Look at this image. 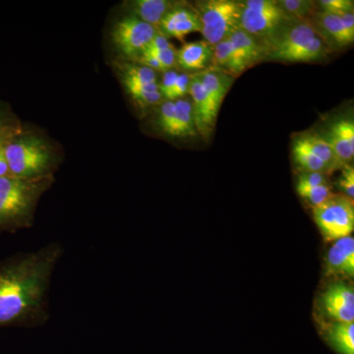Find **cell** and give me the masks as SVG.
Here are the masks:
<instances>
[{"label":"cell","instance_id":"cell-35","mask_svg":"<svg viewBox=\"0 0 354 354\" xmlns=\"http://www.w3.org/2000/svg\"><path fill=\"white\" fill-rule=\"evenodd\" d=\"M6 144H0V178L11 176L6 155Z\"/></svg>","mask_w":354,"mask_h":354},{"label":"cell","instance_id":"cell-13","mask_svg":"<svg viewBox=\"0 0 354 354\" xmlns=\"http://www.w3.org/2000/svg\"><path fill=\"white\" fill-rule=\"evenodd\" d=\"M312 24L315 27L317 34L329 46L335 44L339 48L353 43L354 35L346 29L341 15L324 12H316Z\"/></svg>","mask_w":354,"mask_h":354},{"label":"cell","instance_id":"cell-6","mask_svg":"<svg viewBox=\"0 0 354 354\" xmlns=\"http://www.w3.org/2000/svg\"><path fill=\"white\" fill-rule=\"evenodd\" d=\"M314 220L326 241L349 236L354 230L353 201L346 195H332L313 208Z\"/></svg>","mask_w":354,"mask_h":354},{"label":"cell","instance_id":"cell-3","mask_svg":"<svg viewBox=\"0 0 354 354\" xmlns=\"http://www.w3.org/2000/svg\"><path fill=\"white\" fill-rule=\"evenodd\" d=\"M6 155L11 176L23 178L53 176L50 147L43 139L24 130L6 144Z\"/></svg>","mask_w":354,"mask_h":354},{"label":"cell","instance_id":"cell-20","mask_svg":"<svg viewBox=\"0 0 354 354\" xmlns=\"http://www.w3.org/2000/svg\"><path fill=\"white\" fill-rule=\"evenodd\" d=\"M230 39L248 68L260 60L265 59L264 46L241 28L235 31Z\"/></svg>","mask_w":354,"mask_h":354},{"label":"cell","instance_id":"cell-1","mask_svg":"<svg viewBox=\"0 0 354 354\" xmlns=\"http://www.w3.org/2000/svg\"><path fill=\"white\" fill-rule=\"evenodd\" d=\"M62 254V244L51 242L0 262V329L38 327L48 320L51 278Z\"/></svg>","mask_w":354,"mask_h":354},{"label":"cell","instance_id":"cell-33","mask_svg":"<svg viewBox=\"0 0 354 354\" xmlns=\"http://www.w3.org/2000/svg\"><path fill=\"white\" fill-rule=\"evenodd\" d=\"M342 174L339 180V186L342 190H344V194L349 199L354 198V169L351 165H344L342 167Z\"/></svg>","mask_w":354,"mask_h":354},{"label":"cell","instance_id":"cell-32","mask_svg":"<svg viewBox=\"0 0 354 354\" xmlns=\"http://www.w3.org/2000/svg\"><path fill=\"white\" fill-rule=\"evenodd\" d=\"M191 74L183 72L177 77L176 84L171 91V99L169 101H176L183 99L189 93Z\"/></svg>","mask_w":354,"mask_h":354},{"label":"cell","instance_id":"cell-18","mask_svg":"<svg viewBox=\"0 0 354 354\" xmlns=\"http://www.w3.org/2000/svg\"><path fill=\"white\" fill-rule=\"evenodd\" d=\"M178 1L171 0H134L129 2L130 15L135 16L147 24L160 28V22Z\"/></svg>","mask_w":354,"mask_h":354},{"label":"cell","instance_id":"cell-21","mask_svg":"<svg viewBox=\"0 0 354 354\" xmlns=\"http://www.w3.org/2000/svg\"><path fill=\"white\" fill-rule=\"evenodd\" d=\"M297 139L310 153H313L319 160L329 165L333 171L342 169L344 167V165L337 160L332 147L328 143L325 137L314 134V133H307V134L297 137Z\"/></svg>","mask_w":354,"mask_h":354},{"label":"cell","instance_id":"cell-22","mask_svg":"<svg viewBox=\"0 0 354 354\" xmlns=\"http://www.w3.org/2000/svg\"><path fill=\"white\" fill-rule=\"evenodd\" d=\"M176 104V118H174L172 137L196 136L197 129L195 125L194 113H193L192 102L189 97L174 101Z\"/></svg>","mask_w":354,"mask_h":354},{"label":"cell","instance_id":"cell-5","mask_svg":"<svg viewBox=\"0 0 354 354\" xmlns=\"http://www.w3.org/2000/svg\"><path fill=\"white\" fill-rule=\"evenodd\" d=\"M242 7L243 1L237 0L196 2L194 9L201 24L203 41L215 46L241 29Z\"/></svg>","mask_w":354,"mask_h":354},{"label":"cell","instance_id":"cell-15","mask_svg":"<svg viewBox=\"0 0 354 354\" xmlns=\"http://www.w3.org/2000/svg\"><path fill=\"white\" fill-rule=\"evenodd\" d=\"M196 73L206 90L212 111L218 116L223 99L232 88L234 78L215 66L208 67Z\"/></svg>","mask_w":354,"mask_h":354},{"label":"cell","instance_id":"cell-4","mask_svg":"<svg viewBox=\"0 0 354 354\" xmlns=\"http://www.w3.org/2000/svg\"><path fill=\"white\" fill-rule=\"evenodd\" d=\"M297 22L291 19L278 6L277 0L243 1L241 28L264 46L266 53L283 30Z\"/></svg>","mask_w":354,"mask_h":354},{"label":"cell","instance_id":"cell-30","mask_svg":"<svg viewBox=\"0 0 354 354\" xmlns=\"http://www.w3.org/2000/svg\"><path fill=\"white\" fill-rule=\"evenodd\" d=\"M324 12L342 15L351 12L354 8L353 0H321L318 2Z\"/></svg>","mask_w":354,"mask_h":354},{"label":"cell","instance_id":"cell-25","mask_svg":"<svg viewBox=\"0 0 354 354\" xmlns=\"http://www.w3.org/2000/svg\"><path fill=\"white\" fill-rule=\"evenodd\" d=\"M292 156L295 164L304 169V171L319 172L325 176H330L333 172L329 165L310 153L297 139H295L292 144Z\"/></svg>","mask_w":354,"mask_h":354},{"label":"cell","instance_id":"cell-7","mask_svg":"<svg viewBox=\"0 0 354 354\" xmlns=\"http://www.w3.org/2000/svg\"><path fill=\"white\" fill-rule=\"evenodd\" d=\"M116 67L121 84L139 108L160 106L165 101L158 88V72L155 70L131 62H121Z\"/></svg>","mask_w":354,"mask_h":354},{"label":"cell","instance_id":"cell-27","mask_svg":"<svg viewBox=\"0 0 354 354\" xmlns=\"http://www.w3.org/2000/svg\"><path fill=\"white\" fill-rule=\"evenodd\" d=\"M23 131L22 125L10 108L0 102V144H7Z\"/></svg>","mask_w":354,"mask_h":354},{"label":"cell","instance_id":"cell-10","mask_svg":"<svg viewBox=\"0 0 354 354\" xmlns=\"http://www.w3.org/2000/svg\"><path fill=\"white\" fill-rule=\"evenodd\" d=\"M158 31L167 39L183 41L191 32H201V24L194 7L178 2L160 22Z\"/></svg>","mask_w":354,"mask_h":354},{"label":"cell","instance_id":"cell-24","mask_svg":"<svg viewBox=\"0 0 354 354\" xmlns=\"http://www.w3.org/2000/svg\"><path fill=\"white\" fill-rule=\"evenodd\" d=\"M143 53L153 55L162 68V73L177 66L176 48L160 31Z\"/></svg>","mask_w":354,"mask_h":354},{"label":"cell","instance_id":"cell-9","mask_svg":"<svg viewBox=\"0 0 354 354\" xmlns=\"http://www.w3.org/2000/svg\"><path fill=\"white\" fill-rule=\"evenodd\" d=\"M318 36L312 21L288 25L267 48L265 59L295 62L299 53Z\"/></svg>","mask_w":354,"mask_h":354},{"label":"cell","instance_id":"cell-29","mask_svg":"<svg viewBox=\"0 0 354 354\" xmlns=\"http://www.w3.org/2000/svg\"><path fill=\"white\" fill-rule=\"evenodd\" d=\"M298 194L310 203L313 207L323 204L332 196L329 184L315 186V187L297 188Z\"/></svg>","mask_w":354,"mask_h":354},{"label":"cell","instance_id":"cell-2","mask_svg":"<svg viewBox=\"0 0 354 354\" xmlns=\"http://www.w3.org/2000/svg\"><path fill=\"white\" fill-rule=\"evenodd\" d=\"M53 183V176L0 178V234L31 227L39 200Z\"/></svg>","mask_w":354,"mask_h":354},{"label":"cell","instance_id":"cell-34","mask_svg":"<svg viewBox=\"0 0 354 354\" xmlns=\"http://www.w3.org/2000/svg\"><path fill=\"white\" fill-rule=\"evenodd\" d=\"M178 74L176 70H169V71L162 73V79L158 81V88H160L162 97L167 101H169V99H171V91L174 88V84H176Z\"/></svg>","mask_w":354,"mask_h":354},{"label":"cell","instance_id":"cell-31","mask_svg":"<svg viewBox=\"0 0 354 354\" xmlns=\"http://www.w3.org/2000/svg\"><path fill=\"white\" fill-rule=\"evenodd\" d=\"M326 184H329L328 176L319 172L304 171L298 178L297 188L315 187Z\"/></svg>","mask_w":354,"mask_h":354},{"label":"cell","instance_id":"cell-26","mask_svg":"<svg viewBox=\"0 0 354 354\" xmlns=\"http://www.w3.org/2000/svg\"><path fill=\"white\" fill-rule=\"evenodd\" d=\"M278 6L295 21L310 20L316 13V2L311 0H277Z\"/></svg>","mask_w":354,"mask_h":354},{"label":"cell","instance_id":"cell-14","mask_svg":"<svg viewBox=\"0 0 354 354\" xmlns=\"http://www.w3.org/2000/svg\"><path fill=\"white\" fill-rule=\"evenodd\" d=\"M328 276H354V239L351 235L337 239L330 247L326 262Z\"/></svg>","mask_w":354,"mask_h":354},{"label":"cell","instance_id":"cell-19","mask_svg":"<svg viewBox=\"0 0 354 354\" xmlns=\"http://www.w3.org/2000/svg\"><path fill=\"white\" fill-rule=\"evenodd\" d=\"M212 66L223 70L232 77L241 75L248 68L230 38L214 46Z\"/></svg>","mask_w":354,"mask_h":354},{"label":"cell","instance_id":"cell-17","mask_svg":"<svg viewBox=\"0 0 354 354\" xmlns=\"http://www.w3.org/2000/svg\"><path fill=\"white\" fill-rule=\"evenodd\" d=\"M213 51L214 46L205 41L184 44L179 50H176L177 66L186 73L203 71L212 65Z\"/></svg>","mask_w":354,"mask_h":354},{"label":"cell","instance_id":"cell-11","mask_svg":"<svg viewBox=\"0 0 354 354\" xmlns=\"http://www.w3.org/2000/svg\"><path fill=\"white\" fill-rule=\"evenodd\" d=\"M324 311L335 322H354V290L344 283H334L323 293Z\"/></svg>","mask_w":354,"mask_h":354},{"label":"cell","instance_id":"cell-12","mask_svg":"<svg viewBox=\"0 0 354 354\" xmlns=\"http://www.w3.org/2000/svg\"><path fill=\"white\" fill-rule=\"evenodd\" d=\"M197 133L209 138L215 128L218 116L212 111L206 90L197 73H191L189 93Z\"/></svg>","mask_w":354,"mask_h":354},{"label":"cell","instance_id":"cell-8","mask_svg":"<svg viewBox=\"0 0 354 354\" xmlns=\"http://www.w3.org/2000/svg\"><path fill=\"white\" fill-rule=\"evenodd\" d=\"M158 32L157 28L129 14L114 24L111 39L116 50L128 62H135L148 48Z\"/></svg>","mask_w":354,"mask_h":354},{"label":"cell","instance_id":"cell-28","mask_svg":"<svg viewBox=\"0 0 354 354\" xmlns=\"http://www.w3.org/2000/svg\"><path fill=\"white\" fill-rule=\"evenodd\" d=\"M174 118H176V104H174V101L165 100L158 108V124L160 130L167 136L172 137Z\"/></svg>","mask_w":354,"mask_h":354},{"label":"cell","instance_id":"cell-23","mask_svg":"<svg viewBox=\"0 0 354 354\" xmlns=\"http://www.w3.org/2000/svg\"><path fill=\"white\" fill-rule=\"evenodd\" d=\"M327 341L339 354H354V322H335L327 332Z\"/></svg>","mask_w":354,"mask_h":354},{"label":"cell","instance_id":"cell-16","mask_svg":"<svg viewBox=\"0 0 354 354\" xmlns=\"http://www.w3.org/2000/svg\"><path fill=\"white\" fill-rule=\"evenodd\" d=\"M328 143L332 147L337 160L342 165H351L354 158V123L349 118L335 121L327 136Z\"/></svg>","mask_w":354,"mask_h":354}]
</instances>
